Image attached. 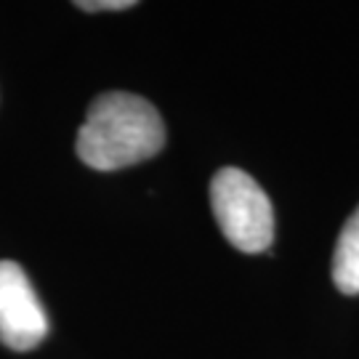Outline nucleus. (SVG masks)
I'll return each instance as SVG.
<instances>
[{
    "mask_svg": "<svg viewBox=\"0 0 359 359\" xmlns=\"http://www.w3.org/2000/svg\"><path fill=\"white\" fill-rule=\"evenodd\" d=\"M77 157L93 170L144 163L165 147V126L152 104L126 90L96 96L77 130Z\"/></svg>",
    "mask_w": 359,
    "mask_h": 359,
    "instance_id": "nucleus-1",
    "label": "nucleus"
},
{
    "mask_svg": "<svg viewBox=\"0 0 359 359\" xmlns=\"http://www.w3.org/2000/svg\"><path fill=\"white\" fill-rule=\"evenodd\" d=\"M218 229L237 250L264 253L274 240V210L258 181L240 168H221L210 181Z\"/></svg>",
    "mask_w": 359,
    "mask_h": 359,
    "instance_id": "nucleus-2",
    "label": "nucleus"
},
{
    "mask_svg": "<svg viewBox=\"0 0 359 359\" xmlns=\"http://www.w3.org/2000/svg\"><path fill=\"white\" fill-rule=\"evenodd\" d=\"M48 335V314L16 261H0V344L29 351Z\"/></svg>",
    "mask_w": 359,
    "mask_h": 359,
    "instance_id": "nucleus-3",
    "label": "nucleus"
},
{
    "mask_svg": "<svg viewBox=\"0 0 359 359\" xmlns=\"http://www.w3.org/2000/svg\"><path fill=\"white\" fill-rule=\"evenodd\" d=\"M333 283L341 293H359V208L338 234L333 253Z\"/></svg>",
    "mask_w": 359,
    "mask_h": 359,
    "instance_id": "nucleus-4",
    "label": "nucleus"
},
{
    "mask_svg": "<svg viewBox=\"0 0 359 359\" xmlns=\"http://www.w3.org/2000/svg\"><path fill=\"white\" fill-rule=\"evenodd\" d=\"M133 6H136L133 0H80L77 3V8L83 11H126Z\"/></svg>",
    "mask_w": 359,
    "mask_h": 359,
    "instance_id": "nucleus-5",
    "label": "nucleus"
}]
</instances>
